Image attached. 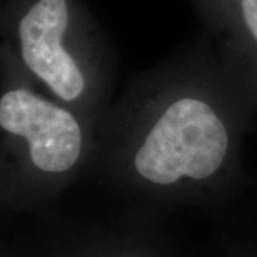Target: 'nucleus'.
<instances>
[{"mask_svg": "<svg viewBox=\"0 0 257 257\" xmlns=\"http://www.w3.org/2000/svg\"><path fill=\"white\" fill-rule=\"evenodd\" d=\"M206 257H257V240L241 234H223Z\"/></svg>", "mask_w": 257, "mask_h": 257, "instance_id": "nucleus-6", "label": "nucleus"}, {"mask_svg": "<svg viewBox=\"0 0 257 257\" xmlns=\"http://www.w3.org/2000/svg\"><path fill=\"white\" fill-rule=\"evenodd\" d=\"M256 121L257 96L203 30L111 101L87 176L121 206L220 214L250 183L241 147Z\"/></svg>", "mask_w": 257, "mask_h": 257, "instance_id": "nucleus-1", "label": "nucleus"}, {"mask_svg": "<svg viewBox=\"0 0 257 257\" xmlns=\"http://www.w3.org/2000/svg\"><path fill=\"white\" fill-rule=\"evenodd\" d=\"M220 56L257 96V0H190Z\"/></svg>", "mask_w": 257, "mask_h": 257, "instance_id": "nucleus-5", "label": "nucleus"}, {"mask_svg": "<svg viewBox=\"0 0 257 257\" xmlns=\"http://www.w3.org/2000/svg\"><path fill=\"white\" fill-rule=\"evenodd\" d=\"M0 257H189L166 230L165 216L116 204L101 216L57 207L36 214L30 229L3 243Z\"/></svg>", "mask_w": 257, "mask_h": 257, "instance_id": "nucleus-4", "label": "nucleus"}, {"mask_svg": "<svg viewBox=\"0 0 257 257\" xmlns=\"http://www.w3.org/2000/svg\"><path fill=\"white\" fill-rule=\"evenodd\" d=\"M2 45L39 89L100 124L113 101L117 56L86 0H2Z\"/></svg>", "mask_w": 257, "mask_h": 257, "instance_id": "nucleus-3", "label": "nucleus"}, {"mask_svg": "<svg viewBox=\"0 0 257 257\" xmlns=\"http://www.w3.org/2000/svg\"><path fill=\"white\" fill-rule=\"evenodd\" d=\"M99 124L40 92L0 46V209L3 219L57 207L87 176Z\"/></svg>", "mask_w": 257, "mask_h": 257, "instance_id": "nucleus-2", "label": "nucleus"}]
</instances>
